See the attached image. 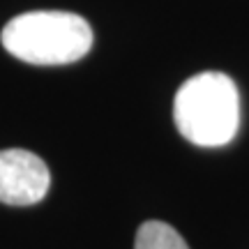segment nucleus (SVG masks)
Here are the masks:
<instances>
[{
	"instance_id": "f257e3e1",
	"label": "nucleus",
	"mask_w": 249,
	"mask_h": 249,
	"mask_svg": "<svg viewBox=\"0 0 249 249\" xmlns=\"http://www.w3.org/2000/svg\"><path fill=\"white\" fill-rule=\"evenodd\" d=\"M173 120L189 143L219 148L240 127V92L224 71H201L187 79L173 99Z\"/></svg>"
},
{
	"instance_id": "20e7f679",
	"label": "nucleus",
	"mask_w": 249,
	"mask_h": 249,
	"mask_svg": "<svg viewBox=\"0 0 249 249\" xmlns=\"http://www.w3.org/2000/svg\"><path fill=\"white\" fill-rule=\"evenodd\" d=\"M134 249H189L185 238L173 226L160 219L143 222L136 231Z\"/></svg>"
},
{
	"instance_id": "f03ea898",
	"label": "nucleus",
	"mask_w": 249,
	"mask_h": 249,
	"mask_svg": "<svg viewBox=\"0 0 249 249\" xmlns=\"http://www.w3.org/2000/svg\"><path fill=\"white\" fill-rule=\"evenodd\" d=\"M0 42L28 65H70L92 46V28L83 17L60 9H37L18 14L2 28Z\"/></svg>"
},
{
	"instance_id": "7ed1b4c3",
	"label": "nucleus",
	"mask_w": 249,
	"mask_h": 249,
	"mask_svg": "<svg viewBox=\"0 0 249 249\" xmlns=\"http://www.w3.org/2000/svg\"><path fill=\"white\" fill-rule=\"evenodd\" d=\"M51 187V173L42 157L23 148L0 150V203L35 205Z\"/></svg>"
}]
</instances>
